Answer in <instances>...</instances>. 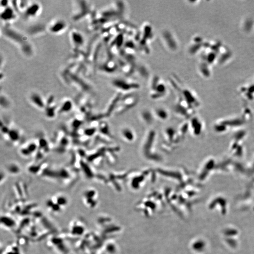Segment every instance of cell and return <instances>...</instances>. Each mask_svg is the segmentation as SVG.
Wrapping results in <instances>:
<instances>
[{
  "mask_svg": "<svg viewBox=\"0 0 254 254\" xmlns=\"http://www.w3.org/2000/svg\"><path fill=\"white\" fill-rule=\"evenodd\" d=\"M13 12L11 9L7 8L2 14V17L5 21H9L13 17Z\"/></svg>",
  "mask_w": 254,
  "mask_h": 254,
  "instance_id": "3957f363",
  "label": "cell"
},
{
  "mask_svg": "<svg viewBox=\"0 0 254 254\" xmlns=\"http://www.w3.org/2000/svg\"><path fill=\"white\" fill-rule=\"evenodd\" d=\"M164 44L167 46L168 49H171V51H174L173 49V45L175 46L176 48H178V43L177 40L176 38L173 33L168 30L164 31L162 33L161 38ZM165 45V46H166Z\"/></svg>",
  "mask_w": 254,
  "mask_h": 254,
  "instance_id": "7a4b0ae2",
  "label": "cell"
},
{
  "mask_svg": "<svg viewBox=\"0 0 254 254\" xmlns=\"http://www.w3.org/2000/svg\"><path fill=\"white\" fill-rule=\"evenodd\" d=\"M112 84L117 89L122 91H129V90L138 88L139 87V85L136 84V83L122 78H118L113 80Z\"/></svg>",
  "mask_w": 254,
  "mask_h": 254,
  "instance_id": "6da1fadb",
  "label": "cell"
}]
</instances>
